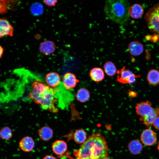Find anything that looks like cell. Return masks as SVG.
I'll return each mask as SVG.
<instances>
[{
    "instance_id": "obj_1",
    "label": "cell",
    "mask_w": 159,
    "mask_h": 159,
    "mask_svg": "<svg viewBox=\"0 0 159 159\" xmlns=\"http://www.w3.org/2000/svg\"><path fill=\"white\" fill-rule=\"evenodd\" d=\"M74 154L76 158L78 159H103L109 157L107 143L99 133L90 136L78 150L74 151Z\"/></svg>"
},
{
    "instance_id": "obj_2",
    "label": "cell",
    "mask_w": 159,
    "mask_h": 159,
    "mask_svg": "<svg viewBox=\"0 0 159 159\" xmlns=\"http://www.w3.org/2000/svg\"><path fill=\"white\" fill-rule=\"evenodd\" d=\"M59 91L57 88L51 87L40 80L34 81L28 97L36 103L40 105L43 109L53 113L59 111L55 106L56 93Z\"/></svg>"
},
{
    "instance_id": "obj_3",
    "label": "cell",
    "mask_w": 159,
    "mask_h": 159,
    "mask_svg": "<svg viewBox=\"0 0 159 159\" xmlns=\"http://www.w3.org/2000/svg\"><path fill=\"white\" fill-rule=\"evenodd\" d=\"M130 4L126 0H107L105 1L104 10L107 17L115 23H125L130 16Z\"/></svg>"
},
{
    "instance_id": "obj_4",
    "label": "cell",
    "mask_w": 159,
    "mask_h": 159,
    "mask_svg": "<svg viewBox=\"0 0 159 159\" xmlns=\"http://www.w3.org/2000/svg\"><path fill=\"white\" fill-rule=\"evenodd\" d=\"M152 103L147 101L137 104L135 107L137 114L140 116V120L147 126L153 124L156 118L159 116V108H154Z\"/></svg>"
},
{
    "instance_id": "obj_5",
    "label": "cell",
    "mask_w": 159,
    "mask_h": 159,
    "mask_svg": "<svg viewBox=\"0 0 159 159\" xmlns=\"http://www.w3.org/2000/svg\"><path fill=\"white\" fill-rule=\"evenodd\" d=\"M145 19L150 31L159 34V3L149 9Z\"/></svg>"
},
{
    "instance_id": "obj_6",
    "label": "cell",
    "mask_w": 159,
    "mask_h": 159,
    "mask_svg": "<svg viewBox=\"0 0 159 159\" xmlns=\"http://www.w3.org/2000/svg\"><path fill=\"white\" fill-rule=\"evenodd\" d=\"M117 80L119 82L123 84H131L135 82L136 78L140 77L136 75L128 69H126L124 66L120 70L117 71Z\"/></svg>"
},
{
    "instance_id": "obj_7",
    "label": "cell",
    "mask_w": 159,
    "mask_h": 159,
    "mask_svg": "<svg viewBox=\"0 0 159 159\" xmlns=\"http://www.w3.org/2000/svg\"><path fill=\"white\" fill-rule=\"evenodd\" d=\"M141 140L146 145L150 146L154 145L156 142L157 137L155 132L150 129H146L142 133Z\"/></svg>"
},
{
    "instance_id": "obj_8",
    "label": "cell",
    "mask_w": 159,
    "mask_h": 159,
    "mask_svg": "<svg viewBox=\"0 0 159 159\" xmlns=\"http://www.w3.org/2000/svg\"><path fill=\"white\" fill-rule=\"evenodd\" d=\"M14 28L6 19H0V37L13 35Z\"/></svg>"
},
{
    "instance_id": "obj_9",
    "label": "cell",
    "mask_w": 159,
    "mask_h": 159,
    "mask_svg": "<svg viewBox=\"0 0 159 159\" xmlns=\"http://www.w3.org/2000/svg\"><path fill=\"white\" fill-rule=\"evenodd\" d=\"M63 83L66 89L70 90L74 88L79 82L75 75L70 72L65 74L63 77Z\"/></svg>"
},
{
    "instance_id": "obj_10",
    "label": "cell",
    "mask_w": 159,
    "mask_h": 159,
    "mask_svg": "<svg viewBox=\"0 0 159 159\" xmlns=\"http://www.w3.org/2000/svg\"><path fill=\"white\" fill-rule=\"evenodd\" d=\"M39 50L45 56H48L55 50L56 45L54 42L47 40L41 42L39 45Z\"/></svg>"
},
{
    "instance_id": "obj_11",
    "label": "cell",
    "mask_w": 159,
    "mask_h": 159,
    "mask_svg": "<svg viewBox=\"0 0 159 159\" xmlns=\"http://www.w3.org/2000/svg\"><path fill=\"white\" fill-rule=\"evenodd\" d=\"M53 151L56 155H62L64 154L67 149V143L64 141L58 140L55 141L52 146Z\"/></svg>"
},
{
    "instance_id": "obj_12",
    "label": "cell",
    "mask_w": 159,
    "mask_h": 159,
    "mask_svg": "<svg viewBox=\"0 0 159 159\" xmlns=\"http://www.w3.org/2000/svg\"><path fill=\"white\" fill-rule=\"evenodd\" d=\"M34 145V142L32 138L27 136L23 137L19 143V145L21 149L25 152L32 151Z\"/></svg>"
},
{
    "instance_id": "obj_13",
    "label": "cell",
    "mask_w": 159,
    "mask_h": 159,
    "mask_svg": "<svg viewBox=\"0 0 159 159\" xmlns=\"http://www.w3.org/2000/svg\"><path fill=\"white\" fill-rule=\"evenodd\" d=\"M128 49L130 54L134 56L141 54L143 52L144 47L140 42L134 41L131 42L128 44Z\"/></svg>"
},
{
    "instance_id": "obj_14",
    "label": "cell",
    "mask_w": 159,
    "mask_h": 159,
    "mask_svg": "<svg viewBox=\"0 0 159 159\" xmlns=\"http://www.w3.org/2000/svg\"><path fill=\"white\" fill-rule=\"evenodd\" d=\"M46 81L48 85L52 87H55L60 83L61 78L59 74L56 72H51L46 75Z\"/></svg>"
},
{
    "instance_id": "obj_15",
    "label": "cell",
    "mask_w": 159,
    "mask_h": 159,
    "mask_svg": "<svg viewBox=\"0 0 159 159\" xmlns=\"http://www.w3.org/2000/svg\"><path fill=\"white\" fill-rule=\"evenodd\" d=\"M129 16L134 19H138L143 15L144 9L138 4H135L130 6L129 11Z\"/></svg>"
},
{
    "instance_id": "obj_16",
    "label": "cell",
    "mask_w": 159,
    "mask_h": 159,
    "mask_svg": "<svg viewBox=\"0 0 159 159\" xmlns=\"http://www.w3.org/2000/svg\"><path fill=\"white\" fill-rule=\"evenodd\" d=\"M91 79L95 82L102 81L104 78V73L103 69L100 68L95 67L92 69L90 73Z\"/></svg>"
},
{
    "instance_id": "obj_17",
    "label": "cell",
    "mask_w": 159,
    "mask_h": 159,
    "mask_svg": "<svg viewBox=\"0 0 159 159\" xmlns=\"http://www.w3.org/2000/svg\"><path fill=\"white\" fill-rule=\"evenodd\" d=\"M128 148L129 150L132 154L137 155L139 154L142 151L143 146L139 140H134L129 143Z\"/></svg>"
},
{
    "instance_id": "obj_18",
    "label": "cell",
    "mask_w": 159,
    "mask_h": 159,
    "mask_svg": "<svg viewBox=\"0 0 159 159\" xmlns=\"http://www.w3.org/2000/svg\"><path fill=\"white\" fill-rule=\"evenodd\" d=\"M39 135L40 139L44 141L50 139L53 135V131L49 127L44 126L39 130Z\"/></svg>"
},
{
    "instance_id": "obj_19",
    "label": "cell",
    "mask_w": 159,
    "mask_h": 159,
    "mask_svg": "<svg viewBox=\"0 0 159 159\" xmlns=\"http://www.w3.org/2000/svg\"><path fill=\"white\" fill-rule=\"evenodd\" d=\"M148 82L151 85H155L159 83V71L152 69L148 72L147 76Z\"/></svg>"
},
{
    "instance_id": "obj_20",
    "label": "cell",
    "mask_w": 159,
    "mask_h": 159,
    "mask_svg": "<svg viewBox=\"0 0 159 159\" xmlns=\"http://www.w3.org/2000/svg\"><path fill=\"white\" fill-rule=\"evenodd\" d=\"M76 96L77 100L81 102H85L89 99L90 93L87 89L80 88L77 91Z\"/></svg>"
},
{
    "instance_id": "obj_21",
    "label": "cell",
    "mask_w": 159,
    "mask_h": 159,
    "mask_svg": "<svg viewBox=\"0 0 159 159\" xmlns=\"http://www.w3.org/2000/svg\"><path fill=\"white\" fill-rule=\"evenodd\" d=\"M87 134L85 131L82 129L76 130L73 135L74 141L78 144L83 143L86 140Z\"/></svg>"
},
{
    "instance_id": "obj_22",
    "label": "cell",
    "mask_w": 159,
    "mask_h": 159,
    "mask_svg": "<svg viewBox=\"0 0 159 159\" xmlns=\"http://www.w3.org/2000/svg\"><path fill=\"white\" fill-rule=\"evenodd\" d=\"M103 68L105 73L110 76H114L117 71L115 66L110 61L105 62Z\"/></svg>"
},
{
    "instance_id": "obj_23",
    "label": "cell",
    "mask_w": 159,
    "mask_h": 159,
    "mask_svg": "<svg viewBox=\"0 0 159 159\" xmlns=\"http://www.w3.org/2000/svg\"><path fill=\"white\" fill-rule=\"evenodd\" d=\"M32 14L35 16H38L43 14L44 8L42 5L39 2H35L33 4L30 8Z\"/></svg>"
},
{
    "instance_id": "obj_24",
    "label": "cell",
    "mask_w": 159,
    "mask_h": 159,
    "mask_svg": "<svg viewBox=\"0 0 159 159\" xmlns=\"http://www.w3.org/2000/svg\"><path fill=\"white\" fill-rule=\"evenodd\" d=\"M12 134L11 129L8 126L4 127L0 130V138L2 139L9 140L12 137Z\"/></svg>"
},
{
    "instance_id": "obj_25",
    "label": "cell",
    "mask_w": 159,
    "mask_h": 159,
    "mask_svg": "<svg viewBox=\"0 0 159 159\" xmlns=\"http://www.w3.org/2000/svg\"><path fill=\"white\" fill-rule=\"evenodd\" d=\"M8 1H0V14L4 13L7 9V5L10 2Z\"/></svg>"
},
{
    "instance_id": "obj_26",
    "label": "cell",
    "mask_w": 159,
    "mask_h": 159,
    "mask_svg": "<svg viewBox=\"0 0 159 159\" xmlns=\"http://www.w3.org/2000/svg\"><path fill=\"white\" fill-rule=\"evenodd\" d=\"M43 2L44 4L48 6H55L57 3V1L56 0H45L43 1Z\"/></svg>"
},
{
    "instance_id": "obj_27",
    "label": "cell",
    "mask_w": 159,
    "mask_h": 159,
    "mask_svg": "<svg viewBox=\"0 0 159 159\" xmlns=\"http://www.w3.org/2000/svg\"><path fill=\"white\" fill-rule=\"evenodd\" d=\"M153 125L156 129L159 130V116L155 120Z\"/></svg>"
},
{
    "instance_id": "obj_28",
    "label": "cell",
    "mask_w": 159,
    "mask_h": 159,
    "mask_svg": "<svg viewBox=\"0 0 159 159\" xmlns=\"http://www.w3.org/2000/svg\"><path fill=\"white\" fill-rule=\"evenodd\" d=\"M43 159H56V158L51 155H47L44 157Z\"/></svg>"
},
{
    "instance_id": "obj_29",
    "label": "cell",
    "mask_w": 159,
    "mask_h": 159,
    "mask_svg": "<svg viewBox=\"0 0 159 159\" xmlns=\"http://www.w3.org/2000/svg\"><path fill=\"white\" fill-rule=\"evenodd\" d=\"M129 95L131 97H134L136 95L135 92L133 91H131L129 92Z\"/></svg>"
},
{
    "instance_id": "obj_30",
    "label": "cell",
    "mask_w": 159,
    "mask_h": 159,
    "mask_svg": "<svg viewBox=\"0 0 159 159\" xmlns=\"http://www.w3.org/2000/svg\"><path fill=\"white\" fill-rule=\"evenodd\" d=\"M3 52V49L2 47L0 45V58Z\"/></svg>"
},
{
    "instance_id": "obj_31",
    "label": "cell",
    "mask_w": 159,
    "mask_h": 159,
    "mask_svg": "<svg viewBox=\"0 0 159 159\" xmlns=\"http://www.w3.org/2000/svg\"><path fill=\"white\" fill-rule=\"evenodd\" d=\"M157 148H158V150H159V143H158V144Z\"/></svg>"
},
{
    "instance_id": "obj_32",
    "label": "cell",
    "mask_w": 159,
    "mask_h": 159,
    "mask_svg": "<svg viewBox=\"0 0 159 159\" xmlns=\"http://www.w3.org/2000/svg\"><path fill=\"white\" fill-rule=\"evenodd\" d=\"M103 159H110V158L109 157H107V158H104Z\"/></svg>"
},
{
    "instance_id": "obj_33",
    "label": "cell",
    "mask_w": 159,
    "mask_h": 159,
    "mask_svg": "<svg viewBox=\"0 0 159 159\" xmlns=\"http://www.w3.org/2000/svg\"><path fill=\"white\" fill-rule=\"evenodd\" d=\"M76 159H78L76 158ZM85 159H95L89 158H86Z\"/></svg>"
}]
</instances>
